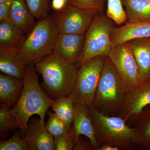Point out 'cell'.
Listing matches in <instances>:
<instances>
[{
    "instance_id": "1f68e13d",
    "label": "cell",
    "mask_w": 150,
    "mask_h": 150,
    "mask_svg": "<svg viewBox=\"0 0 150 150\" xmlns=\"http://www.w3.org/2000/svg\"><path fill=\"white\" fill-rule=\"evenodd\" d=\"M119 148L108 144L100 145L96 150H118Z\"/></svg>"
},
{
    "instance_id": "30bf717a",
    "label": "cell",
    "mask_w": 150,
    "mask_h": 150,
    "mask_svg": "<svg viewBox=\"0 0 150 150\" xmlns=\"http://www.w3.org/2000/svg\"><path fill=\"white\" fill-rule=\"evenodd\" d=\"M74 118L72 126L74 136V150H83L84 144L80 141L79 137L84 135L89 139L93 150H96L100 145L96 137L95 131L87 105L75 103Z\"/></svg>"
},
{
    "instance_id": "cb8c5ba5",
    "label": "cell",
    "mask_w": 150,
    "mask_h": 150,
    "mask_svg": "<svg viewBox=\"0 0 150 150\" xmlns=\"http://www.w3.org/2000/svg\"><path fill=\"white\" fill-rule=\"evenodd\" d=\"M106 16L120 25L127 21L126 11H124L121 0H107Z\"/></svg>"
},
{
    "instance_id": "3957f363",
    "label": "cell",
    "mask_w": 150,
    "mask_h": 150,
    "mask_svg": "<svg viewBox=\"0 0 150 150\" xmlns=\"http://www.w3.org/2000/svg\"><path fill=\"white\" fill-rule=\"evenodd\" d=\"M59 33L51 16L39 20L18 49L26 66H35L53 53Z\"/></svg>"
},
{
    "instance_id": "83f0119b",
    "label": "cell",
    "mask_w": 150,
    "mask_h": 150,
    "mask_svg": "<svg viewBox=\"0 0 150 150\" xmlns=\"http://www.w3.org/2000/svg\"><path fill=\"white\" fill-rule=\"evenodd\" d=\"M21 136L20 132H17L8 139L1 142L0 150H30L28 144Z\"/></svg>"
},
{
    "instance_id": "8992f818",
    "label": "cell",
    "mask_w": 150,
    "mask_h": 150,
    "mask_svg": "<svg viewBox=\"0 0 150 150\" xmlns=\"http://www.w3.org/2000/svg\"><path fill=\"white\" fill-rule=\"evenodd\" d=\"M112 20L101 13L95 15L86 33L83 51L78 65L79 67L94 57L108 55L112 46L110 38Z\"/></svg>"
},
{
    "instance_id": "f1b7e54d",
    "label": "cell",
    "mask_w": 150,
    "mask_h": 150,
    "mask_svg": "<svg viewBox=\"0 0 150 150\" xmlns=\"http://www.w3.org/2000/svg\"><path fill=\"white\" fill-rule=\"evenodd\" d=\"M54 144L56 150H74V136L72 127L69 131L59 137H55Z\"/></svg>"
},
{
    "instance_id": "7402d4cb",
    "label": "cell",
    "mask_w": 150,
    "mask_h": 150,
    "mask_svg": "<svg viewBox=\"0 0 150 150\" xmlns=\"http://www.w3.org/2000/svg\"><path fill=\"white\" fill-rule=\"evenodd\" d=\"M74 104V99L70 96L54 100L51 107L59 119L71 126L75 116Z\"/></svg>"
},
{
    "instance_id": "d6986e66",
    "label": "cell",
    "mask_w": 150,
    "mask_h": 150,
    "mask_svg": "<svg viewBox=\"0 0 150 150\" xmlns=\"http://www.w3.org/2000/svg\"><path fill=\"white\" fill-rule=\"evenodd\" d=\"M23 82L5 74L0 75V100L10 107L16 104L22 91Z\"/></svg>"
},
{
    "instance_id": "6da1fadb",
    "label": "cell",
    "mask_w": 150,
    "mask_h": 150,
    "mask_svg": "<svg viewBox=\"0 0 150 150\" xmlns=\"http://www.w3.org/2000/svg\"><path fill=\"white\" fill-rule=\"evenodd\" d=\"M33 65L26 66L24 76L22 91L16 103L11 111L18 122L20 134L24 137L27 130L30 118L34 115L44 118L48 108L54 100L51 99L39 84L38 75Z\"/></svg>"
},
{
    "instance_id": "4fadbf2b",
    "label": "cell",
    "mask_w": 150,
    "mask_h": 150,
    "mask_svg": "<svg viewBox=\"0 0 150 150\" xmlns=\"http://www.w3.org/2000/svg\"><path fill=\"white\" fill-rule=\"evenodd\" d=\"M23 139L28 144L30 150H55L54 137L40 118H33L29 121Z\"/></svg>"
},
{
    "instance_id": "ba28073f",
    "label": "cell",
    "mask_w": 150,
    "mask_h": 150,
    "mask_svg": "<svg viewBox=\"0 0 150 150\" xmlns=\"http://www.w3.org/2000/svg\"><path fill=\"white\" fill-rule=\"evenodd\" d=\"M107 56L121 76L126 93L142 83L136 59L128 42L113 46Z\"/></svg>"
},
{
    "instance_id": "8fae6325",
    "label": "cell",
    "mask_w": 150,
    "mask_h": 150,
    "mask_svg": "<svg viewBox=\"0 0 150 150\" xmlns=\"http://www.w3.org/2000/svg\"><path fill=\"white\" fill-rule=\"evenodd\" d=\"M149 105L150 80L126 93L118 115L126 121L132 117L137 119L143 109Z\"/></svg>"
},
{
    "instance_id": "9c48e42d",
    "label": "cell",
    "mask_w": 150,
    "mask_h": 150,
    "mask_svg": "<svg viewBox=\"0 0 150 150\" xmlns=\"http://www.w3.org/2000/svg\"><path fill=\"white\" fill-rule=\"evenodd\" d=\"M95 15L67 1L61 10L51 15L59 34H85Z\"/></svg>"
},
{
    "instance_id": "52a82bcc",
    "label": "cell",
    "mask_w": 150,
    "mask_h": 150,
    "mask_svg": "<svg viewBox=\"0 0 150 150\" xmlns=\"http://www.w3.org/2000/svg\"><path fill=\"white\" fill-rule=\"evenodd\" d=\"M105 57H94L78 69L74 87L70 95L75 103L87 106L93 103Z\"/></svg>"
},
{
    "instance_id": "836d02e7",
    "label": "cell",
    "mask_w": 150,
    "mask_h": 150,
    "mask_svg": "<svg viewBox=\"0 0 150 150\" xmlns=\"http://www.w3.org/2000/svg\"><path fill=\"white\" fill-rule=\"evenodd\" d=\"M64 1H68V0H64Z\"/></svg>"
},
{
    "instance_id": "e0dca14e",
    "label": "cell",
    "mask_w": 150,
    "mask_h": 150,
    "mask_svg": "<svg viewBox=\"0 0 150 150\" xmlns=\"http://www.w3.org/2000/svg\"><path fill=\"white\" fill-rule=\"evenodd\" d=\"M25 0H13L8 19L25 35H28L37 23Z\"/></svg>"
},
{
    "instance_id": "5b68a950",
    "label": "cell",
    "mask_w": 150,
    "mask_h": 150,
    "mask_svg": "<svg viewBox=\"0 0 150 150\" xmlns=\"http://www.w3.org/2000/svg\"><path fill=\"white\" fill-rule=\"evenodd\" d=\"M100 146L108 144L119 148L129 150L134 144V130L126 124L121 116H110L100 112L93 103L88 106Z\"/></svg>"
},
{
    "instance_id": "44dd1931",
    "label": "cell",
    "mask_w": 150,
    "mask_h": 150,
    "mask_svg": "<svg viewBox=\"0 0 150 150\" xmlns=\"http://www.w3.org/2000/svg\"><path fill=\"white\" fill-rule=\"evenodd\" d=\"M128 22H150V0H121Z\"/></svg>"
},
{
    "instance_id": "4316f807",
    "label": "cell",
    "mask_w": 150,
    "mask_h": 150,
    "mask_svg": "<svg viewBox=\"0 0 150 150\" xmlns=\"http://www.w3.org/2000/svg\"><path fill=\"white\" fill-rule=\"evenodd\" d=\"M31 12L38 20L47 17L51 11V0H25Z\"/></svg>"
},
{
    "instance_id": "603a6c76",
    "label": "cell",
    "mask_w": 150,
    "mask_h": 150,
    "mask_svg": "<svg viewBox=\"0 0 150 150\" xmlns=\"http://www.w3.org/2000/svg\"><path fill=\"white\" fill-rule=\"evenodd\" d=\"M10 107L5 103L1 104L0 107V132L1 135L4 133L19 129L16 118L11 111Z\"/></svg>"
},
{
    "instance_id": "5bb4252c",
    "label": "cell",
    "mask_w": 150,
    "mask_h": 150,
    "mask_svg": "<svg viewBox=\"0 0 150 150\" xmlns=\"http://www.w3.org/2000/svg\"><path fill=\"white\" fill-rule=\"evenodd\" d=\"M150 37V22L130 23L120 27L112 26L110 38L112 47L137 38Z\"/></svg>"
},
{
    "instance_id": "ffe728a7",
    "label": "cell",
    "mask_w": 150,
    "mask_h": 150,
    "mask_svg": "<svg viewBox=\"0 0 150 150\" xmlns=\"http://www.w3.org/2000/svg\"><path fill=\"white\" fill-rule=\"evenodd\" d=\"M134 130V144L150 150V105L145 108L137 119Z\"/></svg>"
},
{
    "instance_id": "277c9868",
    "label": "cell",
    "mask_w": 150,
    "mask_h": 150,
    "mask_svg": "<svg viewBox=\"0 0 150 150\" xmlns=\"http://www.w3.org/2000/svg\"><path fill=\"white\" fill-rule=\"evenodd\" d=\"M126 93L121 76L107 56L101 71L93 104L106 115L120 112Z\"/></svg>"
},
{
    "instance_id": "7a4b0ae2",
    "label": "cell",
    "mask_w": 150,
    "mask_h": 150,
    "mask_svg": "<svg viewBox=\"0 0 150 150\" xmlns=\"http://www.w3.org/2000/svg\"><path fill=\"white\" fill-rule=\"evenodd\" d=\"M35 67L43 78L41 86L51 99L56 100L72 93L77 75V64L65 62L53 53Z\"/></svg>"
},
{
    "instance_id": "d6a6232c",
    "label": "cell",
    "mask_w": 150,
    "mask_h": 150,
    "mask_svg": "<svg viewBox=\"0 0 150 150\" xmlns=\"http://www.w3.org/2000/svg\"><path fill=\"white\" fill-rule=\"evenodd\" d=\"M5 1H6V0H0V4L4 2Z\"/></svg>"
},
{
    "instance_id": "7c38bea8",
    "label": "cell",
    "mask_w": 150,
    "mask_h": 150,
    "mask_svg": "<svg viewBox=\"0 0 150 150\" xmlns=\"http://www.w3.org/2000/svg\"><path fill=\"white\" fill-rule=\"evenodd\" d=\"M85 34H59L53 53L65 62L78 64L83 51Z\"/></svg>"
},
{
    "instance_id": "d4e9b609",
    "label": "cell",
    "mask_w": 150,
    "mask_h": 150,
    "mask_svg": "<svg viewBox=\"0 0 150 150\" xmlns=\"http://www.w3.org/2000/svg\"><path fill=\"white\" fill-rule=\"evenodd\" d=\"M47 113L48 118L46 126V129L54 138L70 131L72 126L68 125L59 119L54 112L49 110Z\"/></svg>"
},
{
    "instance_id": "2e32d148",
    "label": "cell",
    "mask_w": 150,
    "mask_h": 150,
    "mask_svg": "<svg viewBox=\"0 0 150 150\" xmlns=\"http://www.w3.org/2000/svg\"><path fill=\"white\" fill-rule=\"evenodd\" d=\"M26 67L18 49L0 48V70L4 74L23 80Z\"/></svg>"
},
{
    "instance_id": "f546056e",
    "label": "cell",
    "mask_w": 150,
    "mask_h": 150,
    "mask_svg": "<svg viewBox=\"0 0 150 150\" xmlns=\"http://www.w3.org/2000/svg\"><path fill=\"white\" fill-rule=\"evenodd\" d=\"M13 0H6L0 4V21L8 19Z\"/></svg>"
},
{
    "instance_id": "ac0fdd59",
    "label": "cell",
    "mask_w": 150,
    "mask_h": 150,
    "mask_svg": "<svg viewBox=\"0 0 150 150\" xmlns=\"http://www.w3.org/2000/svg\"><path fill=\"white\" fill-rule=\"evenodd\" d=\"M26 36L9 19L0 21V48L18 49Z\"/></svg>"
},
{
    "instance_id": "484cf974",
    "label": "cell",
    "mask_w": 150,
    "mask_h": 150,
    "mask_svg": "<svg viewBox=\"0 0 150 150\" xmlns=\"http://www.w3.org/2000/svg\"><path fill=\"white\" fill-rule=\"evenodd\" d=\"M107 0H68L72 5L96 15L103 13Z\"/></svg>"
},
{
    "instance_id": "9a60e30c",
    "label": "cell",
    "mask_w": 150,
    "mask_h": 150,
    "mask_svg": "<svg viewBox=\"0 0 150 150\" xmlns=\"http://www.w3.org/2000/svg\"><path fill=\"white\" fill-rule=\"evenodd\" d=\"M128 42L136 59L141 81L150 80V37L136 38Z\"/></svg>"
},
{
    "instance_id": "4dcf8cb0",
    "label": "cell",
    "mask_w": 150,
    "mask_h": 150,
    "mask_svg": "<svg viewBox=\"0 0 150 150\" xmlns=\"http://www.w3.org/2000/svg\"><path fill=\"white\" fill-rule=\"evenodd\" d=\"M67 2L64 0H52L51 8L55 11L61 10L64 7Z\"/></svg>"
}]
</instances>
